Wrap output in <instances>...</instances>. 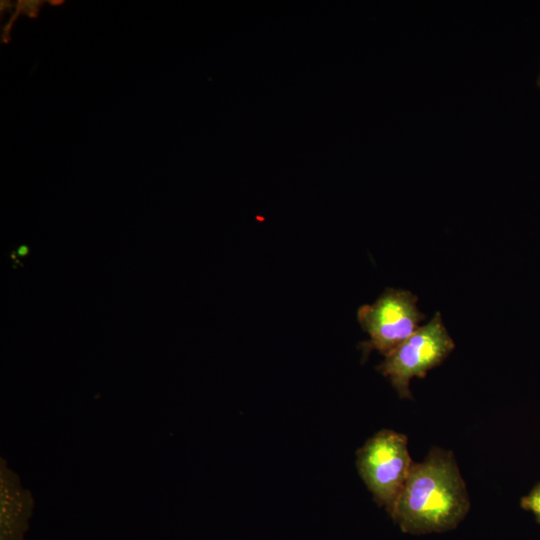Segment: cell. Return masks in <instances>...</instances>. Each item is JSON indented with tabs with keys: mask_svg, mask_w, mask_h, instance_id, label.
Segmentation results:
<instances>
[{
	"mask_svg": "<svg viewBox=\"0 0 540 540\" xmlns=\"http://www.w3.org/2000/svg\"><path fill=\"white\" fill-rule=\"evenodd\" d=\"M469 508L454 456L434 447L422 462L412 464L391 517L402 531L421 535L455 528Z\"/></svg>",
	"mask_w": 540,
	"mask_h": 540,
	"instance_id": "cell-1",
	"label": "cell"
},
{
	"mask_svg": "<svg viewBox=\"0 0 540 540\" xmlns=\"http://www.w3.org/2000/svg\"><path fill=\"white\" fill-rule=\"evenodd\" d=\"M356 464L375 502L391 516L413 464L407 437L380 430L357 451Z\"/></svg>",
	"mask_w": 540,
	"mask_h": 540,
	"instance_id": "cell-2",
	"label": "cell"
},
{
	"mask_svg": "<svg viewBox=\"0 0 540 540\" xmlns=\"http://www.w3.org/2000/svg\"><path fill=\"white\" fill-rule=\"evenodd\" d=\"M455 347L440 312L420 326L407 340L385 356L377 370L387 377L400 398H411L412 378H422L441 364Z\"/></svg>",
	"mask_w": 540,
	"mask_h": 540,
	"instance_id": "cell-3",
	"label": "cell"
},
{
	"mask_svg": "<svg viewBox=\"0 0 540 540\" xmlns=\"http://www.w3.org/2000/svg\"><path fill=\"white\" fill-rule=\"evenodd\" d=\"M425 318L417 307V296L407 290L386 288L372 304L357 311V320L369 335L360 344L363 358L373 350L386 356L420 327Z\"/></svg>",
	"mask_w": 540,
	"mask_h": 540,
	"instance_id": "cell-4",
	"label": "cell"
},
{
	"mask_svg": "<svg viewBox=\"0 0 540 540\" xmlns=\"http://www.w3.org/2000/svg\"><path fill=\"white\" fill-rule=\"evenodd\" d=\"M32 500L15 474L1 464V540H21L27 529Z\"/></svg>",
	"mask_w": 540,
	"mask_h": 540,
	"instance_id": "cell-5",
	"label": "cell"
},
{
	"mask_svg": "<svg viewBox=\"0 0 540 540\" xmlns=\"http://www.w3.org/2000/svg\"><path fill=\"white\" fill-rule=\"evenodd\" d=\"M521 505L524 509L531 511L540 522V483L522 499Z\"/></svg>",
	"mask_w": 540,
	"mask_h": 540,
	"instance_id": "cell-6",
	"label": "cell"
},
{
	"mask_svg": "<svg viewBox=\"0 0 540 540\" xmlns=\"http://www.w3.org/2000/svg\"><path fill=\"white\" fill-rule=\"evenodd\" d=\"M537 85H538L539 88H540V72H539L538 79H537Z\"/></svg>",
	"mask_w": 540,
	"mask_h": 540,
	"instance_id": "cell-7",
	"label": "cell"
}]
</instances>
